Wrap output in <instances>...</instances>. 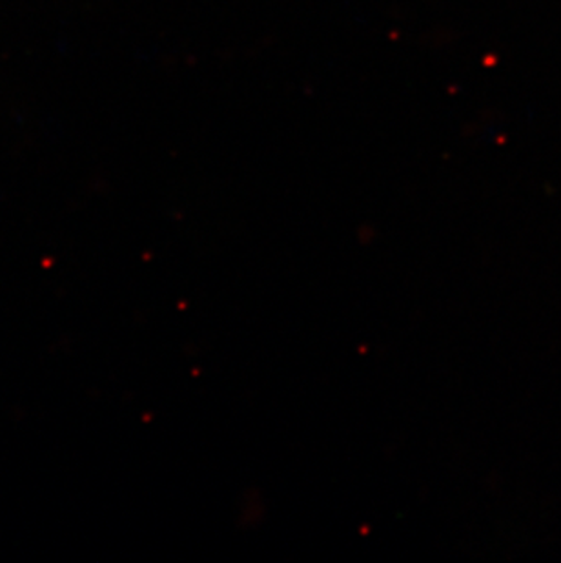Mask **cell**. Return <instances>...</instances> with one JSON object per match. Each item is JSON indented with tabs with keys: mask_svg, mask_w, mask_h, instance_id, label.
<instances>
[]
</instances>
